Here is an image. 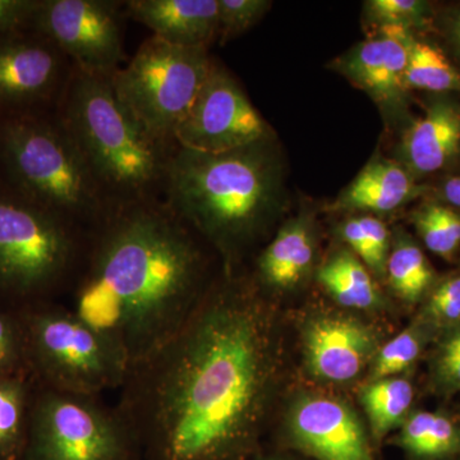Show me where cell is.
Segmentation results:
<instances>
[{
	"instance_id": "5bb4252c",
	"label": "cell",
	"mask_w": 460,
	"mask_h": 460,
	"mask_svg": "<svg viewBox=\"0 0 460 460\" xmlns=\"http://www.w3.org/2000/svg\"><path fill=\"white\" fill-rule=\"evenodd\" d=\"M304 354L314 377L348 383L374 361L378 347L374 332L362 321L343 314H319L305 323Z\"/></svg>"
},
{
	"instance_id": "d6a6232c",
	"label": "cell",
	"mask_w": 460,
	"mask_h": 460,
	"mask_svg": "<svg viewBox=\"0 0 460 460\" xmlns=\"http://www.w3.org/2000/svg\"><path fill=\"white\" fill-rule=\"evenodd\" d=\"M361 226L363 235L368 248V259L366 266L372 272L383 277L386 272L387 259H389V230L385 224L374 217H357Z\"/></svg>"
},
{
	"instance_id": "6da1fadb",
	"label": "cell",
	"mask_w": 460,
	"mask_h": 460,
	"mask_svg": "<svg viewBox=\"0 0 460 460\" xmlns=\"http://www.w3.org/2000/svg\"><path fill=\"white\" fill-rule=\"evenodd\" d=\"M270 307L226 269L186 323L129 366L117 408L146 460H250L277 383Z\"/></svg>"
},
{
	"instance_id": "7a4b0ae2",
	"label": "cell",
	"mask_w": 460,
	"mask_h": 460,
	"mask_svg": "<svg viewBox=\"0 0 460 460\" xmlns=\"http://www.w3.org/2000/svg\"><path fill=\"white\" fill-rule=\"evenodd\" d=\"M205 243L163 199L115 206L87 233L66 305L132 366L171 338L217 281L208 279Z\"/></svg>"
},
{
	"instance_id": "603a6c76",
	"label": "cell",
	"mask_w": 460,
	"mask_h": 460,
	"mask_svg": "<svg viewBox=\"0 0 460 460\" xmlns=\"http://www.w3.org/2000/svg\"><path fill=\"white\" fill-rule=\"evenodd\" d=\"M35 381L29 375L0 377V460H20Z\"/></svg>"
},
{
	"instance_id": "484cf974",
	"label": "cell",
	"mask_w": 460,
	"mask_h": 460,
	"mask_svg": "<svg viewBox=\"0 0 460 460\" xmlns=\"http://www.w3.org/2000/svg\"><path fill=\"white\" fill-rule=\"evenodd\" d=\"M435 338L434 330L417 317L401 334L377 350L371 363V381L396 377V375L410 370L425 350L426 345Z\"/></svg>"
},
{
	"instance_id": "5b68a950",
	"label": "cell",
	"mask_w": 460,
	"mask_h": 460,
	"mask_svg": "<svg viewBox=\"0 0 460 460\" xmlns=\"http://www.w3.org/2000/svg\"><path fill=\"white\" fill-rule=\"evenodd\" d=\"M9 189L90 232L111 206L56 111L0 119Z\"/></svg>"
},
{
	"instance_id": "e575fe53",
	"label": "cell",
	"mask_w": 460,
	"mask_h": 460,
	"mask_svg": "<svg viewBox=\"0 0 460 460\" xmlns=\"http://www.w3.org/2000/svg\"><path fill=\"white\" fill-rule=\"evenodd\" d=\"M444 29L447 40L460 57V7L454 9L445 17Z\"/></svg>"
},
{
	"instance_id": "3957f363",
	"label": "cell",
	"mask_w": 460,
	"mask_h": 460,
	"mask_svg": "<svg viewBox=\"0 0 460 460\" xmlns=\"http://www.w3.org/2000/svg\"><path fill=\"white\" fill-rule=\"evenodd\" d=\"M163 199L206 243L237 255L277 206V165L269 140L220 154L177 146Z\"/></svg>"
},
{
	"instance_id": "7402d4cb",
	"label": "cell",
	"mask_w": 460,
	"mask_h": 460,
	"mask_svg": "<svg viewBox=\"0 0 460 460\" xmlns=\"http://www.w3.org/2000/svg\"><path fill=\"white\" fill-rule=\"evenodd\" d=\"M413 399V385L407 378H380L363 387L359 401L370 420L375 443H381L389 432L401 428L410 416Z\"/></svg>"
},
{
	"instance_id": "e0dca14e",
	"label": "cell",
	"mask_w": 460,
	"mask_h": 460,
	"mask_svg": "<svg viewBox=\"0 0 460 460\" xmlns=\"http://www.w3.org/2000/svg\"><path fill=\"white\" fill-rule=\"evenodd\" d=\"M460 147V108L436 102L402 136V157L408 171L431 174L443 169Z\"/></svg>"
},
{
	"instance_id": "8fae6325",
	"label": "cell",
	"mask_w": 460,
	"mask_h": 460,
	"mask_svg": "<svg viewBox=\"0 0 460 460\" xmlns=\"http://www.w3.org/2000/svg\"><path fill=\"white\" fill-rule=\"evenodd\" d=\"M74 66L30 27L0 35L2 118L56 111Z\"/></svg>"
},
{
	"instance_id": "52a82bcc",
	"label": "cell",
	"mask_w": 460,
	"mask_h": 460,
	"mask_svg": "<svg viewBox=\"0 0 460 460\" xmlns=\"http://www.w3.org/2000/svg\"><path fill=\"white\" fill-rule=\"evenodd\" d=\"M17 311L35 384L100 396L123 385L129 370L126 354L68 305L48 301Z\"/></svg>"
},
{
	"instance_id": "9a60e30c",
	"label": "cell",
	"mask_w": 460,
	"mask_h": 460,
	"mask_svg": "<svg viewBox=\"0 0 460 460\" xmlns=\"http://www.w3.org/2000/svg\"><path fill=\"white\" fill-rule=\"evenodd\" d=\"M414 38L402 27H378L376 35L359 42L338 63L339 71L384 107L404 100L405 71Z\"/></svg>"
},
{
	"instance_id": "83f0119b",
	"label": "cell",
	"mask_w": 460,
	"mask_h": 460,
	"mask_svg": "<svg viewBox=\"0 0 460 460\" xmlns=\"http://www.w3.org/2000/svg\"><path fill=\"white\" fill-rule=\"evenodd\" d=\"M423 323L438 332L460 323V275L454 274L435 283L419 314Z\"/></svg>"
},
{
	"instance_id": "4316f807",
	"label": "cell",
	"mask_w": 460,
	"mask_h": 460,
	"mask_svg": "<svg viewBox=\"0 0 460 460\" xmlns=\"http://www.w3.org/2000/svg\"><path fill=\"white\" fill-rule=\"evenodd\" d=\"M429 381L438 394L452 396L460 393V323L436 335L429 359Z\"/></svg>"
},
{
	"instance_id": "d4e9b609",
	"label": "cell",
	"mask_w": 460,
	"mask_h": 460,
	"mask_svg": "<svg viewBox=\"0 0 460 460\" xmlns=\"http://www.w3.org/2000/svg\"><path fill=\"white\" fill-rule=\"evenodd\" d=\"M405 86L407 90L431 93L460 91V74L438 48L414 40L405 71Z\"/></svg>"
},
{
	"instance_id": "4fadbf2b",
	"label": "cell",
	"mask_w": 460,
	"mask_h": 460,
	"mask_svg": "<svg viewBox=\"0 0 460 460\" xmlns=\"http://www.w3.org/2000/svg\"><path fill=\"white\" fill-rule=\"evenodd\" d=\"M288 435L314 460H376L367 432L353 408L328 395H299L290 405Z\"/></svg>"
},
{
	"instance_id": "d590c367",
	"label": "cell",
	"mask_w": 460,
	"mask_h": 460,
	"mask_svg": "<svg viewBox=\"0 0 460 460\" xmlns=\"http://www.w3.org/2000/svg\"><path fill=\"white\" fill-rule=\"evenodd\" d=\"M443 192L450 205L460 208V177H453L445 181Z\"/></svg>"
},
{
	"instance_id": "836d02e7",
	"label": "cell",
	"mask_w": 460,
	"mask_h": 460,
	"mask_svg": "<svg viewBox=\"0 0 460 460\" xmlns=\"http://www.w3.org/2000/svg\"><path fill=\"white\" fill-rule=\"evenodd\" d=\"M38 0H0V35L29 27Z\"/></svg>"
},
{
	"instance_id": "f1b7e54d",
	"label": "cell",
	"mask_w": 460,
	"mask_h": 460,
	"mask_svg": "<svg viewBox=\"0 0 460 460\" xmlns=\"http://www.w3.org/2000/svg\"><path fill=\"white\" fill-rule=\"evenodd\" d=\"M29 375L25 339L17 310L0 305V377Z\"/></svg>"
},
{
	"instance_id": "d6986e66",
	"label": "cell",
	"mask_w": 460,
	"mask_h": 460,
	"mask_svg": "<svg viewBox=\"0 0 460 460\" xmlns=\"http://www.w3.org/2000/svg\"><path fill=\"white\" fill-rule=\"evenodd\" d=\"M314 262V238L305 220L279 230L257 261V278L263 287L288 289L301 283Z\"/></svg>"
},
{
	"instance_id": "cb8c5ba5",
	"label": "cell",
	"mask_w": 460,
	"mask_h": 460,
	"mask_svg": "<svg viewBox=\"0 0 460 460\" xmlns=\"http://www.w3.org/2000/svg\"><path fill=\"white\" fill-rule=\"evenodd\" d=\"M390 286L408 304H417L435 286V271L428 257L413 241L401 238L395 242L386 263Z\"/></svg>"
},
{
	"instance_id": "277c9868",
	"label": "cell",
	"mask_w": 460,
	"mask_h": 460,
	"mask_svg": "<svg viewBox=\"0 0 460 460\" xmlns=\"http://www.w3.org/2000/svg\"><path fill=\"white\" fill-rule=\"evenodd\" d=\"M56 111L111 208L163 199L166 168L177 147L145 131L118 99L111 78L74 66Z\"/></svg>"
},
{
	"instance_id": "2e32d148",
	"label": "cell",
	"mask_w": 460,
	"mask_h": 460,
	"mask_svg": "<svg viewBox=\"0 0 460 460\" xmlns=\"http://www.w3.org/2000/svg\"><path fill=\"white\" fill-rule=\"evenodd\" d=\"M127 17L160 40L181 48H204L217 39V0H126Z\"/></svg>"
},
{
	"instance_id": "4dcf8cb0",
	"label": "cell",
	"mask_w": 460,
	"mask_h": 460,
	"mask_svg": "<svg viewBox=\"0 0 460 460\" xmlns=\"http://www.w3.org/2000/svg\"><path fill=\"white\" fill-rule=\"evenodd\" d=\"M368 17L378 27H411L422 26L428 17V3L419 0H371L366 3Z\"/></svg>"
},
{
	"instance_id": "30bf717a",
	"label": "cell",
	"mask_w": 460,
	"mask_h": 460,
	"mask_svg": "<svg viewBox=\"0 0 460 460\" xmlns=\"http://www.w3.org/2000/svg\"><path fill=\"white\" fill-rule=\"evenodd\" d=\"M124 2L38 0L30 29L84 74L111 78L124 59Z\"/></svg>"
},
{
	"instance_id": "8992f818",
	"label": "cell",
	"mask_w": 460,
	"mask_h": 460,
	"mask_svg": "<svg viewBox=\"0 0 460 460\" xmlns=\"http://www.w3.org/2000/svg\"><path fill=\"white\" fill-rule=\"evenodd\" d=\"M87 233L12 189L0 190V305L21 310L66 295Z\"/></svg>"
},
{
	"instance_id": "44dd1931",
	"label": "cell",
	"mask_w": 460,
	"mask_h": 460,
	"mask_svg": "<svg viewBox=\"0 0 460 460\" xmlns=\"http://www.w3.org/2000/svg\"><path fill=\"white\" fill-rule=\"evenodd\" d=\"M317 278L326 292L344 307L371 310L381 304L370 271L352 251H341L332 256L320 269Z\"/></svg>"
},
{
	"instance_id": "1f68e13d",
	"label": "cell",
	"mask_w": 460,
	"mask_h": 460,
	"mask_svg": "<svg viewBox=\"0 0 460 460\" xmlns=\"http://www.w3.org/2000/svg\"><path fill=\"white\" fill-rule=\"evenodd\" d=\"M420 237L423 243L435 255L445 260H452L458 250V244L453 241L452 235L447 232L441 215V205L429 204L423 206L413 217Z\"/></svg>"
},
{
	"instance_id": "ba28073f",
	"label": "cell",
	"mask_w": 460,
	"mask_h": 460,
	"mask_svg": "<svg viewBox=\"0 0 460 460\" xmlns=\"http://www.w3.org/2000/svg\"><path fill=\"white\" fill-rule=\"evenodd\" d=\"M214 59L204 48L146 39L111 78L118 99L160 144L175 148V133L198 98Z\"/></svg>"
},
{
	"instance_id": "f546056e",
	"label": "cell",
	"mask_w": 460,
	"mask_h": 460,
	"mask_svg": "<svg viewBox=\"0 0 460 460\" xmlns=\"http://www.w3.org/2000/svg\"><path fill=\"white\" fill-rule=\"evenodd\" d=\"M270 4L266 0H217V39L220 44H226L255 26Z\"/></svg>"
},
{
	"instance_id": "7c38bea8",
	"label": "cell",
	"mask_w": 460,
	"mask_h": 460,
	"mask_svg": "<svg viewBox=\"0 0 460 460\" xmlns=\"http://www.w3.org/2000/svg\"><path fill=\"white\" fill-rule=\"evenodd\" d=\"M269 140L268 124L237 81L214 62L204 86L175 133L178 147L220 154Z\"/></svg>"
},
{
	"instance_id": "8d00e7d4",
	"label": "cell",
	"mask_w": 460,
	"mask_h": 460,
	"mask_svg": "<svg viewBox=\"0 0 460 460\" xmlns=\"http://www.w3.org/2000/svg\"><path fill=\"white\" fill-rule=\"evenodd\" d=\"M250 460H289L286 458H281V456H259V458H253Z\"/></svg>"
},
{
	"instance_id": "ac0fdd59",
	"label": "cell",
	"mask_w": 460,
	"mask_h": 460,
	"mask_svg": "<svg viewBox=\"0 0 460 460\" xmlns=\"http://www.w3.org/2000/svg\"><path fill=\"white\" fill-rule=\"evenodd\" d=\"M411 172L390 160H372L339 198V208L389 213L419 195Z\"/></svg>"
},
{
	"instance_id": "9c48e42d",
	"label": "cell",
	"mask_w": 460,
	"mask_h": 460,
	"mask_svg": "<svg viewBox=\"0 0 460 460\" xmlns=\"http://www.w3.org/2000/svg\"><path fill=\"white\" fill-rule=\"evenodd\" d=\"M137 440L115 405L100 395L35 384L20 460H138Z\"/></svg>"
},
{
	"instance_id": "ffe728a7",
	"label": "cell",
	"mask_w": 460,
	"mask_h": 460,
	"mask_svg": "<svg viewBox=\"0 0 460 460\" xmlns=\"http://www.w3.org/2000/svg\"><path fill=\"white\" fill-rule=\"evenodd\" d=\"M395 444L414 460L454 458L460 454V425L443 411H411Z\"/></svg>"
}]
</instances>
